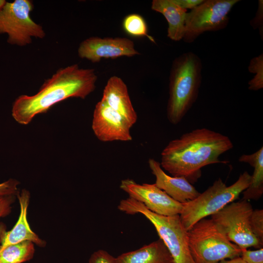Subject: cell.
Listing matches in <instances>:
<instances>
[{
    "label": "cell",
    "instance_id": "cell-1",
    "mask_svg": "<svg viewBox=\"0 0 263 263\" xmlns=\"http://www.w3.org/2000/svg\"><path fill=\"white\" fill-rule=\"evenodd\" d=\"M233 147L226 135L206 128L196 129L171 140L161 153L160 163L171 176L194 183L201 176L202 168L226 163L219 157Z\"/></svg>",
    "mask_w": 263,
    "mask_h": 263
},
{
    "label": "cell",
    "instance_id": "cell-2",
    "mask_svg": "<svg viewBox=\"0 0 263 263\" xmlns=\"http://www.w3.org/2000/svg\"><path fill=\"white\" fill-rule=\"evenodd\" d=\"M97 76L91 68L77 64L59 68L33 95H21L14 102L12 115L19 124L27 125L38 114L70 97L85 99L95 89Z\"/></svg>",
    "mask_w": 263,
    "mask_h": 263
},
{
    "label": "cell",
    "instance_id": "cell-3",
    "mask_svg": "<svg viewBox=\"0 0 263 263\" xmlns=\"http://www.w3.org/2000/svg\"><path fill=\"white\" fill-rule=\"evenodd\" d=\"M200 58L189 52L173 60L170 69L167 116L173 125L179 124L196 101L202 81Z\"/></svg>",
    "mask_w": 263,
    "mask_h": 263
},
{
    "label": "cell",
    "instance_id": "cell-4",
    "mask_svg": "<svg viewBox=\"0 0 263 263\" xmlns=\"http://www.w3.org/2000/svg\"><path fill=\"white\" fill-rule=\"evenodd\" d=\"M250 178L251 175L245 171L229 186L219 178L197 198L183 203L179 215L185 229L188 231L200 220L211 216L237 200L248 187Z\"/></svg>",
    "mask_w": 263,
    "mask_h": 263
},
{
    "label": "cell",
    "instance_id": "cell-5",
    "mask_svg": "<svg viewBox=\"0 0 263 263\" xmlns=\"http://www.w3.org/2000/svg\"><path fill=\"white\" fill-rule=\"evenodd\" d=\"M117 207L126 214H140L147 219L164 243L174 263H195L189 248L188 231L182 224L179 215L167 216L156 214L129 197L121 200Z\"/></svg>",
    "mask_w": 263,
    "mask_h": 263
},
{
    "label": "cell",
    "instance_id": "cell-6",
    "mask_svg": "<svg viewBox=\"0 0 263 263\" xmlns=\"http://www.w3.org/2000/svg\"><path fill=\"white\" fill-rule=\"evenodd\" d=\"M188 246L195 263H217L240 257L241 249L230 242L210 218H203L188 231Z\"/></svg>",
    "mask_w": 263,
    "mask_h": 263
},
{
    "label": "cell",
    "instance_id": "cell-7",
    "mask_svg": "<svg viewBox=\"0 0 263 263\" xmlns=\"http://www.w3.org/2000/svg\"><path fill=\"white\" fill-rule=\"evenodd\" d=\"M33 9L30 0L6 2L0 11V34H7L9 43L23 46L32 42V37H45L42 27L30 17Z\"/></svg>",
    "mask_w": 263,
    "mask_h": 263
},
{
    "label": "cell",
    "instance_id": "cell-8",
    "mask_svg": "<svg viewBox=\"0 0 263 263\" xmlns=\"http://www.w3.org/2000/svg\"><path fill=\"white\" fill-rule=\"evenodd\" d=\"M253 210L248 201L233 202L211 216V219L227 238L241 249L249 247L263 248L252 233L250 217Z\"/></svg>",
    "mask_w": 263,
    "mask_h": 263
},
{
    "label": "cell",
    "instance_id": "cell-9",
    "mask_svg": "<svg viewBox=\"0 0 263 263\" xmlns=\"http://www.w3.org/2000/svg\"><path fill=\"white\" fill-rule=\"evenodd\" d=\"M240 1L204 0L187 13L183 40L186 43H192L205 32L216 31L225 28L229 21V13Z\"/></svg>",
    "mask_w": 263,
    "mask_h": 263
},
{
    "label": "cell",
    "instance_id": "cell-10",
    "mask_svg": "<svg viewBox=\"0 0 263 263\" xmlns=\"http://www.w3.org/2000/svg\"><path fill=\"white\" fill-rule=\"evenodd\" d=\"M120 188L129 197L143 204L149 210L163 216L180 215L183 204L172 199L155 184L136 183L133 179L122 180Z\"/></svg>",
    "mask_w": 263,
    "mask_h": 263
},
{
    "label": "cell",
    "instance_id": "cell-11",
    "mask_svg": "<svg viewBox=\"0 0 263 263\" xmlns=\"http://www.w3.org/2000/svg\"><path fill=\"white\" fill-rule=\"evenodd\" d=\"M132 127L125 117L102 101L95 105L92 128L99 140L105 142L132 141Z\"/></svg>",
    "mask_w": 263,
    "mask_h": 263
},
{
    "label": "cell",
    "instance_id": "cell-12",
    "mask_svg": "<svg viewBox=\"0 0 263 263\" xmlns=\"http://www.w3.org/2000/svg\"><path fill=\"white\" fill-rule=\"evenodd\" d=\"M139 54L132 40L121 37H90L82 41L78 49L79 57L94 63L102 58L132 57Z\"/></svg>",
    "mask_w": 263,
    "mask_h": 263
},
{
    "label": "cell",
    "instance_id": "cell-13",
    "mask_svg": "<svg viewBox=\"0 0 263 263\" xmlns=\"http://www.w3.org/2000/svg\"><path fill=\"white\" fill-rule=\"evenodd\" d=\"M20 206V213L13 227L6 231L5 226L0 225V248L30 241L40 247L45 246V241L41 239L31 228L27 220V210L30 199L28 190L23 189L17 195Z\"/></svg>",
    "mask_w": 263,
    "mask_h": 263
},
{
    "label": "cell",
    "instance_id": "cell-14",
    "mask_svg": "<svg viewBox=\"0 0 263 263\" xmlns=\"http://www.w3.org/2000/svg\"><path fill=\"white\" fill-rule=\"evenodd\" d=\"M148 164L155 177L156 186L176 201L183 204L195 199L200 194L185 178L167 174L160 162L155 159L150 158Z\"/></svg>",
    "mask_w": 263,
    "mask_h": 263
},
{
    "label": "cell",
    "instance_id": "cell-15",
    "mask_svg": "<svg viewBox=\"0 0 263 263\" xmlns=\"http://www.w3.org/2000/svg\"><path fill=\"white\" fill-rule=\"evenodd\" d=\"M116 111L133 126L136 122L137 115L134 110L124 81L117 76L108 80L101 100Z\"/></svg>",
    "mask_w": 263,
    "mask_h": 263
},
{
    "label": "cell",
    "instance_id": "cell-16",
    "mask_svg": "<svg viewBox=\"0 0 263 263\" xmlns=\"http://www.w3.org/2000/svg\"><path fill=\"white\" fill-rule=\"evenodd\" d=\"M151 9L162 14L168 23L167 36L178 41L185 34L187 10L178 5L173 0H153Z\"/></svg>",
    "mask_w": 263,
    "mask_h": 263
},
{
    "label": "cell",
    "instance_id": "cell-17",
    "mask_svg": "<svg viewBox=\"0 0 263 263\" xmlns=\"http://www.w3.org/2000/svg\"><path fill=\"white\" fill-rule=\"evenodd\" d=\"M116 258L119 263H174L170 252L160 238Z\"/></svg>",
    "mask_w": 263,
    "mask_h": 263
},
{
    "label": "cell",
    "instance_id": "cell-18",
    "mask_svg": "<svg viewBox=\"0 0 263 263\" xmlns=\"http://www.w3.org/2000/svg\"><path fill=\"white\" fill-rule=\"evenodd\" d=\"M240 162L246 163L253 168L250 183L243 192V199L247 201L259 200L263 194V147L250 154H243L239 159Z\"/></svg>",
    "mask_w": 263,
    "mask_h": 263
},
{
    "label": "cell",
    "instance_id": "cell-19",
    "mask_svg": "<svg viewBox=\"0 0 263 263\" xmlns=\"http://www.w3.org/2000/svg\"><path fill=\"white\" fill-rule=\"evenodd\" d=\"M35 253L34 244L24 241L0 248V263H22L32 259Z\"/></svg>",
    "mask_w": 263,
    "mask_h": 263
},
{
    "label": "cell",
    "instance_id": "cell-20",
    "mask_svg": "<svg viewBox=\"0 0 263 263\" xmlns=\"http://www.w3.org/2000/svg\"><path fill=\"white\" fill-rule=\"evenodd\" d=\"M122 26L129 35L140 37H147L151 41L154 39L148 34V26L144 19L139 14L133 13L126 16L123 19Z\"/></svg>",
    "mask_w": 263,
    "mask_h": 263
},
{
    "label": "cell",
    "instance_id": "cell-21",
    "mask_svg": "<svg viewBox=\"0 0 263 263\" xmlns=\"http://www.w3.org/2000/svg\"><path fill=\"white\" fill-rule=\"evenodd\" d=\"M248 70L251 73L255 74L254 77L248 82V89L258 91L263 88V55L260 54L252 58L248 65Z\"/></svg>",
    "mask_w": 263,
    "mask_h": 263
},
{
    "label": "cell",
    "instance_id": "cell-22",
    "mask_svg": "<svg viewBox=\"0 0 263 263\" xmlns=\"http://www.w3.org/2000/svg\"><path fill=\"white\" fill-rule=\"evenodd\" d=\"M251 231L262 247L263 245V210H253L250 217Z\"/></svg>",
    "mask_w": 263,
    "mask_h": 263
},
{
    "label": "cell",
    "instance_id": "cell-23",
    "mask_svg": "<svg viewBox=\"0 0 263 263\" xmlns=\"http://www.w3.org/2000/svg\"><path fill=\"white\" fill-rule=\"evenodd\" d=\"M89 263H119L117 258L114 257L106 250L99 249L91 256Z\"/></svg>",
    "mask_w": 263,
    "mask_h": 263
},
{
    "label": "cell",
    "instance_id": "cell-24",
    "mask_svg": "<svg viewBox=\"0 0 263 263\" xmlns=\"http://www.w3.org/2000/svg\"><path fill=\"white\" fill-rule=\"evenodd\" d=\"M240 257L245 263H263V248L255 250L242 249Z\"/></svg>",
    "mask_w": 263,
    "mask_h": 263
},
{
    "label": "cell",
    "instance_id": "cell-25",
    "mask_svg": "<svg viewBox=\"0 0 263 263\" xmlns=\"http://www.w3.org/2000/svg\"><path fill=\"white\" fill-rule=\"evenodd\" d=\"M19 183L14 179L0 183V196L9 195H17L19 192L18 186Z\"/></svg>",
    "mask_w": 263,
    "mask_h": 263
},
{
    "label": "cell",
    "instance_id": "cell-26",
    "mask_svg": "<svg viewBox=\"0 0 263 263\" xmlns=\"http://www.w3.org/2000/svg\"><path fill=\"white\" fill-rule=\"evenodd\" d=\"M17 195H9L0 196V218L8 215L12 209Z\"/></svg>",
    "mask_w": 263,
    "mask_h": 263
},
{
    "label": "cell",
    "instance_id": "cell-27",
    "mask_svg": "<svg viewBox=\"0 0 263 263\" xmlns=\"http://www.w3.org/2000/svg\"><path fill=\"white\" fill-rule=\"evenodd\" d=\"M250 24L254 29H259L260 35L263 37V1H258V7L255 16L250 21Z\"/></svg>",
    "mask_w": 263,
    "mask_h": 263
},
{
    "label": "cell",
    "instance_id": "cell-28",
    "mask_svg": "<svg viewBox=\"0 0 263 263\" xmlns=\"http://www.w3.org/2000/svg\"><path fill=\"white\" fill-rule=\"evenodd\" d=\"M181 8L193 9L202 3L204 0H173Z\"/></svg>",
    "mask_w": 263,
    "mask_h": 263
},
{
    "label": "cell",
    "instance_id": "cell-29",
    "mask_svg": "<svg viewBox=\"0 0 263 263\" xmlns=\"http://www.w3.org/2000/svg\"><path fill=\"white\" fill-rule=\"evenodd\" d=\"M217 263H245L240 257L235 258L228 260H223Z\"/></svg>",
    "mask_w": 263,
    "mask_h": 263
},
{
    "label": "cell",
    "instance_id": "cell-30",
    "mask_svg": "<svg viewBox=\"0 0 263 263\" xmlns=\"http://www.w3.org/2000/svg\"><path fill=\"white\" fill-rule=\"evenodd\" d=\"M6 1L5 0H0V11L2 9Z\"/></svg>",
    "mask_w": 263,
    "mask_h": 263
}]
</instances>
